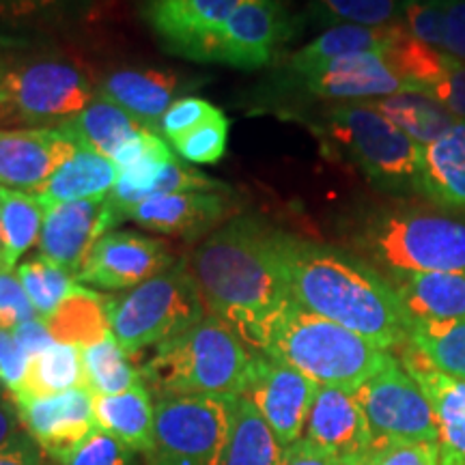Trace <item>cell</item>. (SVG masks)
I'll return each instance as SVG.
<instances>
[{"mask_svg": "<svg viewBox=\"0 0 465 465\" xmlns=\"http://www.w3.org/2000/svg\"><path fill=\"white\" fill-rule=\"evenodd\" d=\"M281 237L257 218H232L196 248L190 265L209 315L257 351L267 325L291 302Z\"/></svg>", "mask_w": 465, "mask_h": 465, "instance_id": "1", "label": "cell"}, {"mask_svg": "<svg viewBox=\"0 0 465 465\" xmlns=\"http://www.w3.org/2000/svg\"><path fill=\"white\" fill-rule=\"evenodd\" d=\"M291 300L381 349L403 347L410 319L397 291L373 267L341 250L281 237Z\"/></svg>", "mask_w": 465, "mask_h": 465, "instance_id": "2", "label": "cell"}, {"mask_svg": "<svg viewBox=\"0 0 465 465\" xmlns=\"http://www.w3.org/2000/svg\"><path fill=\"white\" fill-rule=\"evenodd\" d=\"M257 349L235 328L216 315H207L173 339L155 347L144 364L143 380L160 397L203 394L235 399L246 391Z\"/></svg>", "mask_w": 465, "mask_h": 465, "instance_id": "3", "label": "cell"}, {"mask_svg": "<svg viewBox=\"0 0 465 465\" xmlns=\"http://www.w3.org/2000/svg\"><path fill=\"white\" fill-rule=\"evenodd\" d=\"M259 351L293 366L319 386L356 392L392 356L351 330L293 300L267 325Z\"/></svg>", "mask_w": 465, "mask_h": 465, "instance_id": "4", "label": "cell"}, {"mask_svg": "<svg viewBox=\"0 0 465 465\" xmlns=\"http://www.w3.org/2000/svg\"><path fill=\"white\" fill-rule=\"evenodd\" d=\"M353 240L392 276L465 272V220L431 207H377L362 218Z\"/></svg>", "mask_w": 465, "mask_h": 465, "instance_id": "5", "label": "cell"}, {"mask_svg": "<svg viewBox=\"0 0 465 465\" xmlns=\"http://www.w3.org/2000/svg\"><path fill=\"white\" fill-rule=\"evenodd\" d=\"M205 315L201 289L183 259L124 295L108 298L110 332L127 356L160 347Z\"/></svg>", "mask_w": 465, "mask_h": 465, "instance_id": "6", "label": "cell"}, {"mask_svg": "<svg viewBox=\"0 0 465 465\" xmlns=\"http://www.w3.org/2000/svg\"><path fill=\"white\" fill-rule=\"evenodd\" d=\"M325 134L377 188L418 192L422 147L369 102H347L325 114Z\"/></svg>", "mask_w": 465, "mask_h": 465, "instance_id": "7", "label": "cell"}, {"mask_svg": "<svg viewBox=\"0 0 465 465\" xmlns=\"http://www.w3.org/2000/svg\"><path fill=\"white\" fill-rule=\"evenodd\" d=\"M95 86L78 63L35 58L7 67L0 97V121L28 127H58L95 100Z\"/></svg>", "mask_w": 465, "mask_h": 465, "instance_id": "8", "label": "cell"}, {"mask_svg": "<svg viewBox=\"0 0 465 465\" xmlns=\"http://www.w3.org/2000/svg\"><path fill=\"white\" fill-rule=\"evenodd\" d=\"M231 429V399L177 394L155 403L151 465H220Z\"/></svg>", "mask_w": 465, "mask_h": 465, "instance_id": "9", "label": "cell"}, {"mask_svg": "<svg viewBox=\"0 0 465 465\" xmlns=\"http://www.w3.org/2000/svg\"><path fill=\"white\" fill-rule=\"evenodd\" d=\"M353 394L369 418L375 441L440 440L438 420L427 394L394 356Z\"/></svg>", "mask_w": 465, "mask_h": 465, "instance_id": "10", "label": "cell"}, {"mask_svg": "<svg viewBox=\"0 0 465 465\" xmlns=\"http://www.w3.org/2000/svg\"><path fill=\"white\" fill-rule=\"evenodd\" d=\"M319 383L300 373L293 366L265 356L263 351L254 353L252 373L242 397L248 399L267 424L274 429L281 444L287 446L304 438V429L312 403H315Z\"/></svg>", "mask_w": 465, "mask_h": 465, "instance_id": "11", "label": "cell"}, {"mask_svg": "<svg viewBox=\"0 0 465 465\" xmlns=\"http://www.w3.org/2000/svg\"><path fill=\"white\" fill-rule=\"evenodd\" d=\"M243 0H147L143 15L162 45L192 61H212L213 45Z\"/></svg>", "mask_w": 465, "mask_h": 465, "instance_id": "12", "label": "cell"}, {"mask_svg": "<svg viewBox=\"0 0 465 465\" xmlns=\"http://www.w3.org/2000/svg\"><path fill=\"white\" fill-rule=\"evenodd\" d=\"M174 263L166 242L138 232L108 231L91 250L75 281L106 291H124L158 276Z\"/></svg>", "mask_w": 465, "mask_h": 465, "instance_id": "13", "label": "cell"}, {"mask_svg": "<svg viewBox=\"0 0 465 465\" xmlns=\"http://www.w3.org/2000/svg\"><path fill=\"white\" fill-rule=\"evenodd\" d=\"M289 35V17L282 0H243L229 17L212 61L237 69L267 65Z\"/></svg>", "mask_w": 465, "mask_h": 465, "instance_id": "14", "label": "cell"}, {"mask_svg": "<svg viewBox=\"0 0 465 465\" xmlns=\"http://www.w3.org/2000/svg\"><path fill=\"white\" fill-rule=\"evenodd\" d=\"M304 438L322 446L341 465H369L375 435L356 394L322 386L308 414Z\"/></svg>", "mask_w": 465, "mask_h": 465, "instance_id": "15", "label": "cell"}, {"mask_svg": "<svg viewBox=\"0 0 465 465\" xmlns=\"http://www.w3.org/2000/svg\"><path fill=\"white\" fill-rule=\"evenodd\" d=\"M93 392L80 386L42 399H14L20 424L52 459L65 455L97 429Z\"/></svg>", "mask_w": 465, "mask_h": 465, "instance_id": "16", "label": "cell"}, {"mask_svg": "<svg viewBox=\"0 0 465 465\" xmlns=\"http://www.w3.org/2000/svg\"><path fill=\"white\" fill-rule=\"evenodd\" d=\"M106 196L100 199L58 203L45 212L39 252L44 259L78 278L93 246L113 229Z\"/></svg>", "mask_w": 465, "mask_h": 465, "instance_id": "17", "label": "cell"}, {"mask_svg": "<svg viewBox=\"0 0 465 465\" xmlns=\"http://www.w3.org/2000/svg\"><path fill=\"white\" fill-rule=\"evenodd\" d=\"M78 144L61 127L0 130V188L37 192Z\"/></svg>", "mask_w": 465, "mask_h": 465, "instance_id": "18", "label": "cell"}, {"mask_svg": "<svg viewBox=\"0 0 465 465\" xmlns=\"http://www.w3.org/2000/svg\"><path fill=\"white\" fill-rule=\"evenodd\" d=\"M306 89L325 100L375 102L397 93L414 91L388 65L381 52H362L336 58L319 72L306 75Z\"/></svg>", "mask_w": 465, "mask_h": 465, "instance_id": "19", "label": "cell"}, {"mask_svg": "<svg viewBox=\"0 0 465 465\" xmlns=\"http://www.w3.org/2000/svg\"><path fill=\"white\" fill-rule=\"evenodd\" d=\"M401 364L414 377L433 407L440 431V465H465V381L435 371L403 345Z\"/></svg>", "mask_w": 465, "mask_h": 465, "instance_id": "20", "label": "cell"}, {"mask_svg": "<svg viewBox=\"0 0 465 465\" xmlns=\"http://www.w3.org/2000/svg\"><path fill=\"white\" fill-rule=\"evenodd\" d=\"M231 201L218 192L192 190L147 199L125 213V220L166 235L196 237L229 216Z\"/></svg>", "mask_w": 465, "mask_h": 465, "instance_id": "21", "label": "cell"}, {"mask_svg": "<svg viewBox=\"0 0 465 465\" xmlns=\"http://www.w3.org/2000/svg\"><path fill=\"white\" fill-rule=\"evenodd\" d=\"M97 93L132 114L144 130L158 134L162 116L177 102V78L158 69H116L102 80Z\"/></svg>", "mask_w": 465, "mask_h": 465, "instance_id": "22", "label": "cell"}, {"mask_svg": "<svg viewBox=\"0 0 465 465\" xmlns=\"http://www.w3.org/2000/svg\"><path fill=\"white\" fill-rule=\"evenodd\" d=\"M418 192L435 207L465 212V121L422 147Z\"/></svg>", "mask_w": 465, "mask_h": 465, "instance_id": "23", "label": "cell"}, {"mask_svg": "<svg viewBox=\"0 0 465 465\" xmlns=\"http://www.w3.org/2000/svg\"><path fill=\"white\" fill-rule=\"evenodd\" d=\"M397 291L410 323L450 322L465 317V272H422L394 274Z\"/></svg>", "mask_w": 465, "mask_h": 465, "instance_id": "24", "label": "cell"}, {"mask_svg": "<svg viewBox=\"0 0 465 465\" xmlns=\"http://www.w3.org/2000/svg\"><path fill=\"white\" fill-rule=\"evenodd\" d=\"M116 182H119V168L113 160L93 149L78 147L72 158L33 194H37L48 212L58 203L108 196Z\"/></svg>", "mask_w": 465, "mask_h": 465, "instance_id": "25", "label": "cell"}, {"mask_svg": "<svg viewBox=\"0 0 465 465\" xmlns=\"http://www.w3.org/2000/svg\"><path fill=\"white\" fill-rule=\"evenodd\" d=\"M95 422L102 431L114 435L134 452H149L153 444L155 405L144 383L113 397L93 399Z\"/></svg>", "mask_w": 465, "mask_h": 465, "instance_id": "26", "label": "cell"}, {"mask_svg": "<svg viewBox=\"0 0 465 465\" xmlns=\"http://www.w3.org/2000/svg\"><path fill=\"white\" fill-rule=\"evenodd\" d=\"M284 446L248 399H231V429L220 465H282Z\"/></svg>", "mask_w": 465, "mask_h": 465, "instance_id": "27", "label": "cell"}, {"mask_svg": "<svg viewBox=\"0 0 465 465\" xmlns=\"http://www.w3.org/2000/svg\"><path fill=\"white\" fill-rule=\"evenodd\" d=\"M58 127L67 132L78 147L93 149L110 160L124 144L144 132L132 114L104 97H95L83 113Z\"/></svg>", "mask_w": 465, "mask_h": 465, "instance_id": "28", "label": "cell"}, {"mask_svg": "<svg viewBox=\"0 0 465 465\" xmlns=\"http://www.w3.org/2000/svg\"><path fill=\"white\" fill-rule=\"evenodd\" d=\"M392 37V26L369 28L356 25H339L319 35L311 44L291 56L289 67L300 78L319 72L336 58L362 54V52H383Z\"/></svg>", "mask_w": 465, "mask_h": 465, "instance_id": "29", "label": "cell"}, {"mask_svg": "<svg viewBox=\"0 0 465 465\" xmlns=\"http://www.w3.org/2000/svg\"><path fill=\"white\" fill-rule=\"evenodd\" d=\"M44 322L56 342L86 349L110 334L108 298L75 284L72 295Z\"/></svg>", "mask_w": 465, "mask_h": 465, "instance_id": "30", "label": "cell"}, {"mask_svg": "<svg viewBox=\"0 0 465 465\" xmlns=\"http://www.w3.org/2000/svg\"><path fill=\"white\" fill-rule=\"evenodd\" d=\"M369 104L420 147L438 141L457 124L455 116L429 93L405 91Z\"/></svg>", "mask_w": 465, "mask_h": 465, "instance_id": "31", "label": "cell"}, {"mask_svg": "<svg viewBox=\"0 0 465 465\" xmlns=\"http://www.w3.org/2000/svg\"><path fill=\"white\" fill-rule=\"evenodd\" d=\"M45 205L37 194L25 190L0 188V235H3V265L11 267L35 246L42 235Z\"/></svg>", "mask_w": 465, "mask_h": 465, "instance_id": "32", "label": "cell"}, {"mask_svg": "<svg viewBox=\"0 0 465 465\" xmlns=\"http://www.w3.org/2000/svg\"><path fill=\"white\" fill-rule=\"evenodd\" d=\"M381 54L401 80L420 93H429L444 78L450 61V54L446 52L418 42L401 22L392 26V37Z\"/></svg>", "mask_w": 465, "mask_h": 465, "instance_id": "33", "label": "cell"}, {"mask_svg": "<svg viewBox=\"0 0 465 465\" xmlns=\"http://www.w3.org/2000/svg\"><path fill=\"white\" fill-rule=\"evenodd\" d=\"M84 386L83 349L54 342L44 353L31 358L20 394L11 399H42ZM86 388V386H84Z\"/></svg>", "mask_w": 465, "mask_h": 465, "instance_id": "34", "label": "cell"}, {"mask_svg": "<svg viewBox=\"0 0 465 465\" xmlns=\"http://www.w3.org/2000/svg\"><path fill=\"white\" fill-rule=\"evenodd\" d=\"M407 347L440 373L465 381V317L410 323Z\"/></svg>", "mask_w": 465, "mask_h": 465, "instance_id": "35", "label": "cell"}, {"mask_svg": "<svg viewBox=\"0 0 465 465\" xmlns=\"http://www.w3.org/2000/svg\"><path fill=\"white\" fill-rule=\"evenodd\" d=\"M83 362L84 386L93 397H113L143 381V375L134 369L113 332L95 345L83 349Z\"/></svg>", "mask_w": 465, "mask_h": 465, "instance_id": "36", "label": "cell"}, {"mask_svg": "<svg viewBox=\"0 0 465 465\" xmlns=\"http://www.w3.org/2000/svg\"><path fill=\"white\" fill-rule=\"evenodd\" d=\"M17 278L25 287L28 300L37 312V317L48 319L56 312V308L65 302L75 289V281L69 272L58 267L42 254L28 259L17 267Z\"/></svg>", "mask_w": 465, "mask_h": 465, "instance_id": "37", "label": "cell"}, {"mask_svg": "<svg viewBox=\"0 0 465 465\" xmlns=\"http://www.w3.org/2000/svg\"><path fill=\"white\" fill-rule=\"evenodd\" d=\"M229 119L220 110L212 119L203 121L201 125L192 127L190 132L182 134L171 141L173 149L190 164H216L226 151V138H229Z\"/></svg>", "mask_w": 465, "mask_h": 465, "instance_id": "38", "label": "cell"}, {"mask_svg": "<svg viewBox=\"0 0 465 465\" xmlns=\"http://www.w3.org/2000/svg\"><path fill=\"white\" fill-rule=\"evenodd\" d=\"M319 7L342 25L388 28L401 22L403 0H317Z\"/></svg>", "mask_w": 465, "mask_h": 465, "instance_id": "39", "label": "cell"}, {"mask_svg": "<svg viewBox=\"0 0 465 465\" xmlns=\"http://www.w3.org/2000/svg\"><path fill=\"white\" fill-rule=\"evenodd\" d=\"M401 25L418 42L444 52L446 0H403Z\"/></svg>", "mask_w": 465, "mask_h": 465, "instance_id": "40", "label": "cell"}, {"mask_svg": "<svg viewBox=\"0 0 465 465\" xmlns=\"http://www.w3.org/2000/svg\"><path fill=\"white\" fill-rule=\"evenodd\" d=\"M61 465H134V450L100 427L65 455L56 459Z\"/></svg>", "mask_w": 465, "mask_h": 465, "instance_id": "41", "label": "cell"}, {"mask_svg": "<svg viewBox=\"0 0 465 465\" xmlns=\"http://www.w3.org/2000/svg\"><path fill=\"white\" fill-rule=\"evenodd\" d=\"M37 317L35 308L22 287L17 272L11 267L0 265V330L14 332L20 323L31 322Z\"/></svg>", "mask_w": 465, "mask_h": 465, "instance_id": "42", "label": "cell"}, {"mask_svg": "<svg viewBox=\"0 0 465 465\" xmlns=\"http://www.w3.org/2000/svg\"><path fill=\"white\" fill-rule=\"evenodd\" d=\"M369 465H440L438 441H375Z\"/></svg>", "mask_w": 465, "mask_h": 465, "instance_id": "43", "label": "cell"}, {"mask_svg": "<svg viewBox=\"0 0 465 465\" xmlns=\"http://www.w3.org/2000/svg\"><path fill=\"white\" fill-rule=\"evenodd\" d=\"M220 110L213 106L212 102L201 100V97H182L166 110V114L162 116L158 134L160 136L174 141L182 134L190 132L192 127L201 125L203 121L212 119L213 114H218Z\"/></svg>", "mask_w": 465, "mask_h": 465, "instance_id": "44", "label": "cell"}, {"mask_svg": "<svg viewBox=\"0 0 465 465\" xmlns=\"http://www.w3.org/2000/svg\"><path fill=\"white\" fill-rule=\"evenodd\" d=\"M28 360L26 351L22 349L20 342L9 330H0V388L15 397L20 394L22 386H25L26 373H28Z\"/></svg>", "mask_w": 465, "mask_h": 465, "instance_id": "45", "label": "cell"}, {"mask_svg": "<svg viewBox=\"0 0 465 465\" xmlns=\"http://www.w3.org/2000/svg\"><path fill=\"white\" fill-rule=\"evenodd\" d=\"M429 95L435 97L457 121H465V61L450 56L444 78L429 91Z\"/></svg>", "mask_w": 465, "mask_h": 465, "instance_id": "46", "label": "cell"}, {"mask_svg": "<svg viewBox=\"0 0 465 465\" xmlns=\"http://www.w3.org/2000/svg\"><path fill=\"white\" fill-rule=\"evenodd\" d=\"M444 52L465 61V0H446Z\"/></svg>", "mask_w": 465, "mask_h": 465, "instance_id": "47", "label": "cell"}, {"mask_svg": "<svg viewBox=\"0 0 465 465\" xmlns=\"http://www.w3.org/2000/svg\"><path fill=\"white\" fill-rule=\"evenodd\" d=\"M61 0H0V22H28L48 15Z\"/></svg>", "mask_w": 465, "mask_h": 465, "instance_id": "48", "label": "cell"}, {"mask_svg": "<svg viewBox=\"0 0 465 465\" xmlns=\"http://www.w3.org/2000/svg\"><path fill=\"white\" fill-rule=\"evenodd\" d=\"M14 336L22 345V349L26 351L28 360L39 356V353H44L45 349H50L56 342L54 339H52L48 325H45L42 317H35V319H31V322H25V323L17 325V328L14 330Z\"/></svg>", "mask_w": 465, "mask_h": 465, "instance_id": "49", "label": "cell"}, {"mask_svg": "<svg viewBox=\"0 0 465 465\" xmlns=\"http://www.w3.org/2000/svg\"><path fill=\"white\" fill-rule=\"evenodd\" d=\"M282 465H341L339 459L323 450L322 446L312 444L311 440L300 438L287 446Z\"/></svg>", "mask_w": 465, "mask_h": 465, "instance_id": "50", "label": "cell"}, {"mask_svg": "<svg viewBox=\"0 0 465 465\" xmlns=\"http://www.w3.org/2000/svg\"><path fill=\"white\" fill-rule=\"evenodd\" d=\"M0 465H44V459L35 441L20 433L0 449Z\"/></svg>", "mask_w": 465, "mask_h": 465, "instance_id": "51", "label": "cell"}, {"mask_svg": "<svg viewBox=\"0 0 465 465\" xmlns=\"http://www.w3.org/2000/svg\"><path fill=\"white\" fill-rule=\"evenodd\" d=\"M20 416H17L14 399L0 391V449L20 435Z\"/></svg>", "mask_w": 465, "mask_h": 465, "instance_id": "52", "label": "cell"}, {"mask_svg": "<svg viewBox=\"0 0 465 465\" xmlns=\"http://www.w3.org/2000/svg\"><path fill=\"white\" fill-rule=\"evenodd\" d=\"M5 75H7V65L3 63V58H0V97H3V84H5Z\"/></svg>", "mask_w": 465, "mask_h": 465, "instance_id": "53", "label": "cell"}, {"mask_svg": "<svg viewBox=\"0 0 465 465\" xmlns=\"http://www.w3.org/2000/svg\"><path fill=\"white\" fill-rule=\"evenodd\" d=\"M0 265H3V235H0Z\"/></svg>", "mask_w": 465, "mask_h": 465, "instance_id": "54", "label": "cell"}]
</instances>
